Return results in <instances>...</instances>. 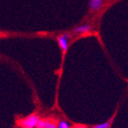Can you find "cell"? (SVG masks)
Masks as SVG:
<instances>
[{
	"mask_svg": "<svg viewBox=\"0 0 128 128\" xmlns=\"http://www.w3.org/2000/svg\"><path fill=\"white\" fill-rule=\"evenodd\" d=\"M112 119H114V117H112L111 120L107 121V122H105V123H104V124H97V126H94L92 128H110V126H111V124H112Z\"/></svg>",
	"mask_w": 128,
	"mask_h": 128,
	"instance_id": "obj_6",
	"label": "cell"
},
{
	"mask_svg": "<svg viewBox=\"0 0 128 128\" xmlns=\"http://www.w3.org/2000/svg\"><path fill=\"white\" fill-rule=\"evenodd\" d=\"M69 38H70V34H63L62 36L58 37V43L60 48L62 50L64 53L67 51L69 48Z\"/></svg>",
	"mask_w": 128,
	"mask_h": 128,
	"instance_id": "obj_2",
	"label": "cell"
},
{
	"mask_svg": "<svg viewBox=\"0 0 128 128\" xmlns=\"http://www.w3.org/2000/svg\"><path fill=\"white\" fill-rule=\"evenodd\" d=\"M91 30H92L91 25L85 24V25H82V26H79V27L75 28L73 32H74V33H85V32L91 31Z\"/></svg>",
	"mask_w": 128,
	"mask_h": 128,
	"instance_id": "obj_5",
	"label": "cell"
},
{
	"mask_svg": "<svg viewBox=\"0 0 128 128\" xmlns=\"http://www.w3.org/2000/svg\"><path fill=\"white\" fill-rule=\"evenodd\" d=\"M57 128H70V124L67 121H60L57 124Z\"/></svg>",
	"mask_w": 128,
	"mask_h": 128,
	"instance_id": "obj_7",
	"label": "cell"
},
{
	"mask_svg": "<svg viewBox=\"0 0 128 128\" xmlns=\"http://www.w3.org/2000/svg\"><path fill=\"white\" fill-rule=\"evenodd\" d=\"M73 128H87L86 126H75Z\"/></svg>",
	"mask_w": 128,
	"mask_h": 128,
	"instance_id": "obj_8",
	"label": "cell"
},
{
	"mask_svg": "<svg viewBox=\"0 0 128 128\" xmlns=\"http://www.w3.org/2000/svg\"><path fill=\"white\" fill-rule=\"evenodd\" d=\"M102 6V0H90V8L92 11H98Z\"/></svg>",
	"mask_w": 128,
	"mask_h": 128,
	"instance_id": "obj_4",
	"label": "cell"
},
{
	"mask_svg": "<svg viewBox=\"0 0 128 128\" xmlns=\"http://www.w3.org/2000/svg\"><path fill=\"white\" fill-rule=\"evenodd\" d=\"M2 36H3V34H1V33H0V38H2Z\"/></svg>",
	"mask_w": 128,
	"mask_h": 128,
	"instance_id": "obj_9",
	"label": "cell"
},
{
	"mask_svg": "<svg viewBox=\"0 0 128 128\" xmlns=\"http://www.w3.org/2000/svg\"><path fill=\"white\" fill-rule=\"evenodd\" d=\"M37 128H57V124L50 119H40L37 124Z\"/></svg>",
	"mask_w": 128,
	"mask_h": 128,
	"instance_id": "obj_3",
	"label": "cell"
},
{
	"mask_svg": "<svg viewBox=\"0 0 128 128\" xmlns=\"http://www.w3.org/2000/svg\"><path fill=\"white\" fill-rule=\"evenodd\" d=\"M40 120L38 114H31L28 117L24 118L23 120L19 122V126L22 128H35Z\"/></svg>",
	"mask_w": 128,
	"mask_h": 128,
	"instance_id": "obj_1",
	"label": "cell"
}]
</instances>
